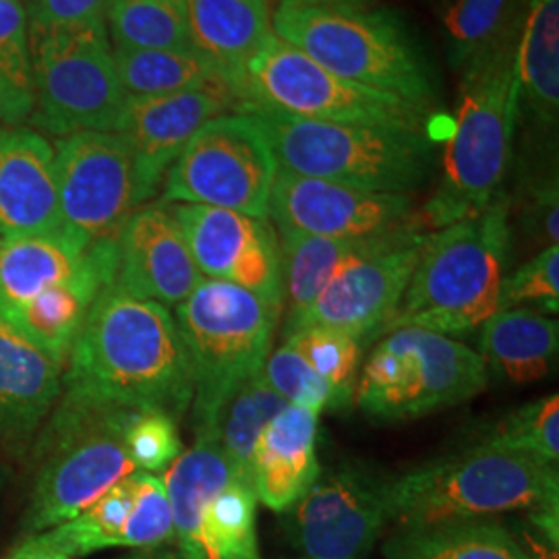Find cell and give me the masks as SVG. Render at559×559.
Returning a JSON list of instances; mask_svg holds the SVG:
<instances>
[{
    "label": "cell",
    "mask_w": 559,
    "mask_h": 559,
    "mask_svg": "<svg viewBox=\"0 0 559 559\" xmlns=\"http://www.w3.org/2000/svg\"><path fill=\"white\" fill-rule=\"evenodd\" d=\"M558 218L559 200L556 173L533 179L522 198V210H520V226H522L524 235L531 237V240H535L537 245H543V249L558 245Z\"/></svg>",
    "instance_id": "cell-42"
},
{
    "label": "cell",
    "mask_w": 559,
    "mask_h": 559,
    "mask_svg": "<svg viewBox=\"0 0 559 559\" xmlns=\"http://www.w3.org/2000/svg\"><path fill=\"white\" fill-rule=\"evenodd\" d=\"M385 559H528L512 531L491 520L399 526L385 540Z\"/></svg>",
    "instance_id": "cell-31"
},
{
    "label": "cell",
    "mask_w": 559,
    "mask_h": 559,
    "mask_svg": "<svg viewBox=\"0 0 559 559\" xmlns=\"http://www.w3.org/2000/svg\"><path fill=\"white\" fill-rule=\"evenodd\" d=\"M115 48H193L187 0H110Z\"/></svg>",
    "instance_id": "cell-35"
},
{
    "label": "cell",
    "mask_w": 559,
    "mask_h": 559,
    "mask_svg": "<svg viewBox=\"0 0 559 559\" xmlns=\"http://www.w3.org/2000/svg\"><path fill=\"white\" fill-rule=\"evenodd\" d=\"M272 32L342 80L429 106L433 83L400 21L371 7L280 0Z\"/></svg>",
    "instance_id": "cell-6"
},
{
    "label": "cell",
    "mask_w": 559,
    "mask_h": 559,
    "mask_svg": "<svg viewBox=\"0 0 559 559\" xmlns=\"http://www.w3.org/2000/svg\"><path fill=\"white\" fill-rule=\"evenodd\" d=\"M487 369L477 350L452 336L396 328L373 348L353 400L373 419H417L480 394Z\"/></svg>",
    "instance_id": "cell-10"
},
{
    "label": "cell",
    "mask_w": 559,
    "mask_h": 559,
    "mask_svg": "<svg viewBox=\"0 0 559 559\" xmlns=\"http://www.w3.org/2000/svg\"><path fill=\"white\" fill-rule=\"evenodd\" d=\"M519 112L516 41H512L462 71L440 180L417 214L423 233L471 218L500 195Z\"/></svg>",
    "instance_id": "cell-2"
},
{
    "label": "cell",
    "mask_w": 559,
    "mask_h": 559,
    "mask_svg": "<svg viewBox=\"0 0 559 559\" xmlns=\"http://www.w3.org/2000/svg\"><path fill=\"white\" fill-rule=\"evenodd\" d=\"M537 305L543 311L558 316L559 309V247L551 245L526 261L512 276L501 280L498 311Z\"/></svg>",
    "instance_id": "cell-41"
},
{
    "label": "cell",
    "mask_w": 559,
    "mask_h": 559,
    "mask_svg": "<svg viewBox=\"0 0 559 559\" xmlns=\"http://www.w3.org/2000/svg\"><path fill=\"white\" fill-rule=\"evenodd\" d=\"M87 249L62 233L0 245V320L80 272Z\"/></svg>",
    "instance_id": "cell-29"
},
{
    "label": "cell",
    "mask_w": 559,
    "mask_h": 559,
    "mask_svg": "<svg viewBox=\"0 0 559 559\" xmlns=\"http://www.w3.org/2000/svg\"><path fill=\"white\" fill-rule=\"evenodd\" d=\"M120 559H187L180 554L177 547L170 545H158V547H145V549H133V554Z\"/></svg>",
    "instance_id": "cell-46"
},
{
    "label": "cell",
    "mask_w": 559,
    "mask_h": 559,
    "mask_svg": "<svg viewBox=\"0 0 559 559\" xmlns=\"http://www.w3.org/2000/svg\"><path fill=\"white\" fill-rule=\"evenodd\" d=\"M425 239L427 233L408 230L385 249L344 270L307 311L286 321L284 334L321 325L362 344L376 334H385L417 267Z\"/></svg>",
    "instance_id": "cell-18"
},
{
    "label": "cell",
    "mask_w": 559,
    "mask_h": 559,
    "mask_svg": "<svg viewBox=\"0 0 559 559\" xmlns=\"http://www.w3.org/2000/svg\"><path fill=\"white\" fill-rule=\"evenodd\" d=\"M519 540L522 551L528 559H559V540L547 537L539 528L524 520L516 526V533H512Z\"/></svg>",
    "instance_id": "cell-44"
},
{
    "label": "cell",
    "mask_w": 559,
    "mask_h": 559,
    "mask_svg": "<svg viewBox=\"0 0 559 559\" xmlns=\"http://www.w3.org/2000/svg\"><path fill=\"white\" fill-rule=\"evenodd\" d=\"M173 510L175 547L187 559H261L258 496L240 483L205 436L162 475Z\"/></svg>",
    "instance_id": "cell-12"
},
{
    "label": "cell",
    "mask_w": 559,
    "mask_h": 559,
    "mask_svg": "<svg viewBox=\"0 0 559 559\" xmlns=\"http://www.w3.org/2000/svg\"><path fill=\"white\" fill-rule=\"evenodd\" d=\"M288 402L280 399L260 373L242 381L222 404L214 420L195 436H205L218 445L222 456L240 483L253 487V452L263 427L278 415Z\"/></svg>",
    "instance_id": "cell-32"
},
{
    "label": "cell",
    "mask_w": 559,
    "mask_h": 559,
    "mask_svg": "<svg viewBox=\"0 0 559 559\" xmlns=\"http://www.w3.org/2000/svg\"><path fill=\"white\" fill-rule=\"evenodd\" d=\"M483 443L558 466V394L531 402L519 411H514L510 417L501 420L500 425L483 440Z\"/></svg>",
    "instance_id": "cell-38"
},
{
    "label": "cell",
    "mask_w": 559,
    "mask_h": 559,
    "mask_svg": "<svg viewBox=\"0 0 559 559\" xmlns=\"http://www.w3.org/2000/svg\"><path fill=\"white\" fill-rule=\"evenodd\" d=\"M519 0H452L443 15L445 55L454 71H464L512 44L519 27Z\"/></svg>",
    "instance_id": "cell-33"
},
{
    "label": "cell",
    "mask_w": 559,
    "mask_h": 559,
    "mask_svg": "<svg viewBox=\"0 0 559 559\" xmlns=\"http://www.w3.org/2000/svg\"><path fill=\"white\" fill-rule=\"evenodd\" d=\"M309 2H325V4H342V7H357L367 9L373 4V0H309Z\"/></svg>",
    "instance_id": "cell-47"
},
{
    "label": "cell",
    "mask_w": 559,
    "mask_h": 559,
    "mask_svg": "<svg viewBox=\"0 0 559 559\" xmlns=\"http://www.w3.org/2000/svg\"><path fill=\"white\" fill-rule=\"evenodd\" d=\"M38 443L27 531L40 535L78 516L115 483L135 473L124 431L133 408L60 394Z\"/></svg>",
    "instance_id": "cell-7"
},
{
    "label": "cell",
    "mask_w": 559,
    "mask_h": 559,
    "mask_svg": "<svg viewBox=\"0 0 559 559\" xmlns=\"http://www.w3.org/2000/svg\"><path fill=\"white\" fill-rule=\"evenodd\" d=\"M512 247V201L500 193L487 210L427 233L417 267L388 332L423 328L462 336L498 311Z\"/></svg>",
    "instance_id": "cell-3"
},
{
    "label": "cell",
    "mask_w": 559,
    "mask_h": 559,
    "mask_svg": "<svg viewBox=\"0 0 559 559\" xmlns=\"http://www.w3.org/2000/svg\"><path fill=\"white\" fill-rule=\"evenodd\" d=\"M60 233L55 147L38 131H0V245Z\"/></svg>",
    "instance_id": "cell-21"
},
{
    "label": "cell",
    "mask_w": 559,
    "mask_h": 559,
    "mask_svg": "<svg viewBox=\"0 0 559 559\" xmlns=\"http://www.w3.org/2000/svg\"><path fill=\"white\" fill-rule=\"evenodd\" d=\"M4 559H73L67 556L64 551H60L57 545H52L48 537L40 535H32L25 543H21L20 547Z\"/></svg>",
    "instance_id": "cell-45"
},
{
    "label": "cell",
    "mask_w": 559,
    "mask_h": 559,
    "mask_svg": "<svg viewBox=\"0 0 559 559\" xmlns=\"http://www.w3.org/2000/svg\"><path fill=\"white\" fill-rule=\"evenodd\" d=\"M278 162L255 115L207 120L164 177L166 203H195L267 218Z\"/></svg>",
    "instance_id": "cell-13"
},
{
    "label": "cell",
    "mask_w": 559,
    "mask_h": 559,
    "mask_svg": "<svg viewBox=\"0 0 559 559\" xmlns=\"http://www.w3.org/2000/svg\"><path fill=\"white\" fill-rule=\"evenodd\" d=\"M320 415L286 404L270 420L253 452V491L274 512H288L320 477Z\"/></svg>",
    "instance_id": "cell-24"
},
{
    "label": "cell",
    "mask_w": 559,
    "mask_h": 559,
    "mask_svg": "<svg viewBox=\"0 0 559 559\" xmlns=\"http://www.w3.org/2000/svg\"><path fill=\"white\" fill-rule=\"evenodd\" d=\"M60 394L182 419L193 378L175 316L115 284L104 288L69 353Z\"/></svg>",
    "instance_id": "cell-1"
},
{
    "label": "cell",
    "mask_w": 559,
    "mask_h": 559,
    "mask_svg": "<svg viewBox=\"0 0 559 559\" xmlns=\"http://www.w3.org/2000/svg\"><path fill=\"white\" fill-rule=\"evenodd\" d=\"M242 110L263 124L280 170L299 177L411 195L433 168V145L425 131L297 119L267 108Z\"/></svg>",
    "instance_id": "cell-5"
},
{
    "label": "cell",
    "mask_w": 559,
    "mask_h": 559,
    "mask_svg": "<svg viewBox=\"0 0 559 559\" xmlns=\"http://www.w3.org/2000/svg\"><path fill=\"white\" fill-rule=\"evenodd\" d=\"M175 309L193 378L189 411L200 433L240 383L263 369L282 309L237 284L212 278L201 280Z\"/></svg>",
    "instance_id": "cell-8"
},
{
    "label": "cell",
    "mask_w": 559,
    "mask_h": 559,
    "mask_svg": "<svg viewBox=\"0 0 559 559\" xmlns=\"http://www.w3.org/2000/svg\"><path fill=\"white\" fill-rule=\"evenodd\" d=\"M388 519L431 526L559 506L558 466L480 443L385 479Z\"/></svg>",
    "instance_id": "cell-4"
},
{
    "label": "cell",
    "mask_w": 559,
    "mask_h": 559,
    "mask_svg": "<svg viewBox=\"0 0 559 559\" xmlns=\"http://www.w3.org/2000/svg\"><path fill=\"white\" fill-rule=\"evenodd\" d=\"M170 207L203 278L237 284L284 307L280 240L265 218L195 203Z\"/></svg>",
    "instance_id": "cell-17"
},
{
    "label": "cell",
    "mask_w": 559,
    "mask_h": 559,
    "mask_svg": "<svg viewBox=\"0 0 559 559\" xmlns=\"http://www.w3.org/2000/svg\"><path fill=\"white\" fill-rule=\"evenodd\" d=\"M34 108L32 46L23 0H0V122L15 129Z\"/></svg>",
    "instance_id": "cell-36"
},
{
    "label": "cell",
    "mask_w": 559,
    "mask_h": 559,
    "mask_svg": "<svg viewBox=\"0 0 559 559\" xmlns=\"http://www.w3.org/2000/svg\"><path fill=\"white\" fill-rule=\"evenodd\" d=\"M64 367L0 320V443L21 448L50 417Z\"/></svg>",
    "instance_id": "cell-23"
},
{
    "label": "cell",
    "mask_w": 559,
    "mask_h": 559,
    "mask_svg": "<svg viewBox=\"0 0 559 559\" xmlns=\"http://www.w3.org/2000/svg\"><path fill=\"white\" fill-rule=\"evenodd\" d=\"M124 443L135 471L158 475L185 452L179 420L162 411H135L124 431Z\"/></svg>",
    "instance_id": "cell-40"
},
{
    "label": "cell",
    "mask_w": 559,
    "mask_h": 559,
    "mask_svg": "<svg viewBox=\"0 0 559 559\" xmlns=\"http://www.w3.org/2000/svg\"><path fill=\"white\" fill-rule=\"evenodd\" d=\"M193 48L214 60L233 92L242 67L272 38L270 0H187Z\"/></svg>",
    "instance_id": "cell-26"
},
{
    "label": "cell",
    "mask_w": 559,
    "mask_h": 559,
    "mask_svg": "<svg viewBox=\"0 0 559 559\" xmlns=\"http://www.w3.org/2000/svg\"><path fill=\"white\" fill-rule=\"evenodd\" d=\"M60 233L90 249L115 240L140 207L133 156L115 131H85L55 147Z\"/></svg>",
    "instance_id": "cell-14"
},
{
    "label": "cell",
    "mask_w": 559,
    "mask_h": 559,
    "mask_svg": "<svg viewBox=\"0 0 559 559\" xmlns=\"http://www.w3.org/2000/svg\"><path fill=\"white\" fill-rule=\"evenodd\" d=\"M233 98L222 92L127 96L115 133L127 143L140 203L152 200L173 162L207 120L224 115Z\"/></svg>",
    "instance_id": "cell-19"
},
{
    "label": "cell",
    "mask_w": 559,
    "mask_h": 559,
    "mask_svg": "<svg viewBox=\"0 0 559 559\" xmlns=\"http://www.w3.org/2000/svg\"><path fill=\"white\" fill-rule=\"evenodd\" d=\"M267 216H272L280 233L330 239H362L419 228L411 195L362 191L280 168Z\"/></svg>",
    "instance_id": "cell-16"
},
{
    "label": "cell",
    "mask_w": 559,
    "mask_h": 559,
    "mask_svg": "<svg viewBox=\"0 0 559 559\" xmlns=\"http://www.w3.org/2000/svg\"><path fill=\"white\" fill-rule=\"evenodd\" d=\"M115 276L117 239L104 240L87 249L75 276L27 300L2 321L64 367L90 309Z\"/></svg>",
    "instance_id": "cell-22"
},
{
    "label": "cell",
    "mask_w": 559,
    "mask_h": 559,
    "mask_svg": "<svg viewBox=\"0 0 559 559\" xmlns=\"http://www.w3.org/2000/svg\"><path fill=\"white\" fill-rule=\"evenodd\" d=\"M388 520L385 479L342 464L288 510V537L307 559H362Z\"/></svg>",
    "instance_id": "cell-15"
},
{
    "label": "cell",
    "mask_w": 559,
    "mask_h": 559,
    "mask_svg": "<svg viewBox=\"0 0 559 559\" xmlns=\"http://www.w3.org/2000/svg\"><path fill=\"white\" fill-rule=\"evenodd\" d=\"M32 80L36 129L59 138L117 129L127 94L106 23L34 34Z\"/></svg>",
    "instance_id": "cell-11"
},
{
    "label": "cell",
    "mask_w": 559,
    "mask_h": 559,
    "mask_svg": "<svg viewBox=\"0 0 559 559\" xmlns=\"http://www.w3.org/2000/svg\"><path fill=\"white\" fill-rule=\"evenodd\" d=\"M242 108H267L297 119L425 131L429 106L365 87L323 69L288 41L272 38L233 81Z\"/></svg>",
    "instance_id": "cell-9"
},
{
    "label": "cell",
    "mask_w": 559,
    "mask_h": 559,
    "mask_svg": "<svg viewBox=\"0 0 559 559\" xmlns=\"http://www.w3.org/2000/svg\"><path fill=\"white\" fill-rule=\"evenodd\" d=\"M263 376L280 399L288 404L309 408L318 415L325 408H340L336 392L330 388V383L284 342L272 355H267Z\"/></svg>",
    "instance_id": "cell-39"
},
{
    "label": "cell",
    "mask_w": 559,
    "mask_h": 559,
    "mask_svg": "<svg viewBox=\"0 0 559 559\" xmlns=\"http://www.w3.org/2000/svg\"><path fill=\"white\" fill-rule=\"evenodd\" d=\"M516 40L520 106L554 131L559 117V0H528Z\"/></svg>",
    "instance_id": "cell-28"
},
{
    "label": "cell",
    "mask_w": 559,
    "mask_h": 559,
    "mask_svg": "<svg viewBox=\"0 0 559 559\" xmlns=\"http://www.w3.org/2000/svg\"><path fill=\"white\" fill-rule=\"evenodd\" d=\"M408 230L419 228H404L362 239H330L300 233H280L282 286L288 307L286 321L295 320L302 311H307L344 270L385 249Z\"/></svg>",
    "instance_id": "cell-25"
},
{
    "label": "cell",
    "mask_w": 559,
    "mask_h": 559,
    "mask_svg": "<svg viewBox=\"0 0 559 559\" xmlns=\"http://www.w3.org/2000/svg\"><path fill=\"white\" fill-rule=\"evenodd\" d=\"M112 55L127 96L210 90L233 98L230 83L221 67L198 48H112Z\"/></svg>",
    "instance_id": "cell-30"
},
{
    "label": "cell",
    "mask_w": 559,
    "mask_h": 559,
    "mask_svg": "<svg viewBox=\"0 0 559 559\" xmlns=\"http://www.w3.org/2000/svg\"><path fill=\"white\" fill-rule=\"evenodd\" d=\"M558 320L524 307L496 311L480 325V357L512 383L543 380L558 355Z\"/></svg>",
    "instance_id": "cell-27"
},
{
    "label": "cell",
    "mask_w": 559,
    "mask_h": 559,
    "mask_svg": "<svg viewBox=\"0 0 559 559\" xmlns=\"http://www.w3.org/2000/svg\"><path fill=\"white\" fill-rule=\"evenodd\" d=\"M110 0H34V34L75 27L90 23H106Z\"/></svg>",
    "instance_id": "cell-43"
},
{
    "label": "cell",
    "mask_w": 559,
    "mask_h": 559,
    "mask_svg": "<svg viewBox=\"0 0 559 559\" xmlns=\"http://www.w3.org/2000/svg\"><path fill=\"white\" fill-rule=\"evenodd\" d=\"M284 344L295 348L330 388L336 392L340 408L355 396L362 342L340 330L309 325L284 334Z\"/></svg>",
    "instance_id": "cell-37"
},
{
    "label": "cell",
    "mask_w": 559,
    "mask_h": 559,
    "mask_svg": "<svg viewBox=\"0 0 559 559\" xmlns=\"http://www.w3.org/2000/svg\"><path fill=\"white\" fill-rule=\"evenodd\" d=\"M141 471L115 483L78 516L46 531L44 535L71 558L124 545V531L140 491Z\"/></svg>",
    "instance_id": "cell-34"
},
{
    "label": "cell",
    "mask_w": 559,
    "mask_h": 559,
    "mask_svg": "<svg viewBox=\"0 0 559 559\" xmlns=\"http://www.w3.org/2000/svg\"><path fill=\"white\" fill-rule=\"evenodd\" d=\"M203 280L170 203H145L117 237L115 286L164 307H177Z\"/></svg>",
    "instance_id": "cell-20"
}]
</instances>
